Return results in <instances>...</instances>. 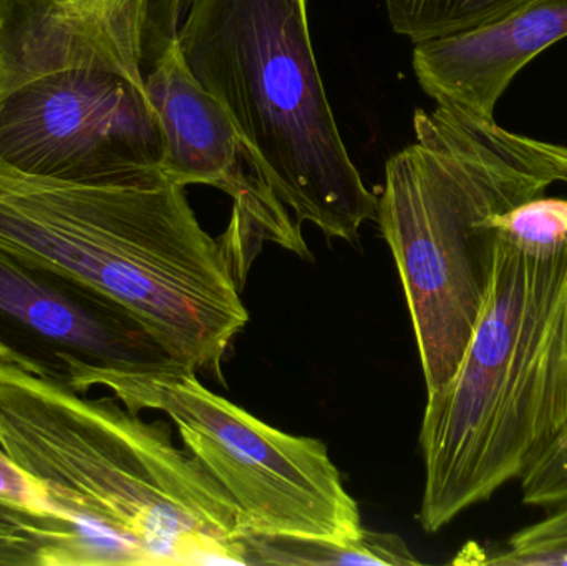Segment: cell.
<instances>
[{
	"label": "cell",
	"mask_w": 567,
	"mask_h": 566,
	"mask_svg": "<svg viewBox=\"0 0 567 566\" xmlns=\"http://www.w3.org/2000/svg\"><path fill=\"white\" fill-rule=\"evenodd\" d=\"M169 424L0 362V449L92 566L241 565L238 507Z\"/></svg>",
	"instance_id": "obj_1"
},
{
	"label": "cell",
	"mask_w": 567,
	"mask_h": 566,
	"mask_svg": "<svg viewBox=\"0 0 567 566\" xmlns=\"http://www.w3.org/2000/svg\"><path fill=\"white\" fill-rule=\"evenodd\" d=\"M0 248L53 266L135 312L196 372L221 375L249 322L221 239L162 172L65 182L0 162Z\"/></svg>",
	"instance_id": "obj_2"
},
{
	"label": "cell",
	"mask_w": 567,
	"mask_h": 566,
	"mask_svg": "<svg viewBox=\"0 0 567 566\" xmlns=\"http://www.w3.org/2000/svg\"><path fill=\"white\" fill-rule=\"evenodd\" d=\"M385 165L377 222L399 268L426 395L452 381L485 306L496 216L558 183L525 135L452 105L416 110Z\"/></svg>",
	"instance_id": "obj_3"
},
{
	"label": "cell",
	"mask_w": 567,
	"mask_h": 566,
	"mask_svg": "<svg viewBox=\"0 0 567 566\" xmlns=\"http://www.w3.org/2000/svg\"><path fill=\"white\" fill-rule=\"evenodd\" d=\"M176 42L296 222L357 243L379 196L353 165L327 99L307 0H179Z\"/></svg>",
	"instance_id": "obj_4"
},
{
	"label": "cell",
	"mask_w": 567,
	"mask_h": 566,
	"mask_svg": "<svg viewBox=\"0 0 567 566\" xmlns=\"http://www.w3.org/2000/svg\"><path fill=\"white\" fill-rule=\"evenodd\" d=\"M566 268L567 241L535 245L498 226L492 282L472 341L452 381L426 395L419 438L425 465L419 522L429 534L472 508L470 491L499 402Z\"/></svg>",
	"instance_id": "obj_5"
},
{
	"label": "cell",
	"mask_w": 567,
	"mask_h": 566,
	"mask_svg": "<svg viewBox=\"0 0 567 566\" xmlns=\"http://www.w3.org/2000/svg\"><path fill=\"white\" fill-rule=\"evenodd\" d=\"M188 371L152 381L140 412H165L183 445L229 495L252 534L355 541L365 532L323 442L286 434Z\"/></svg>",
	"instance_id": "obj_6"
},
{
	"label": "cell",
	"mask_w": 567,
	"mask_h": 566,
	"mask_svg": "<svg viewBox=\"0 0 567 566\" xmlns=\"http://www.w3.org/2000/svg\"><path fill=\"white\" fill-rule=\"evenodd\" d=\"M0 362L82 395L106 389L133 412L150 382L195 371L126 306L3 248Z\"/></svg>",
	"instance_id": "obj_7"
},
{
	"label": "cell",
	"mask_w": 567,
	"mask_h": 566,
	"mask_svg": "<svg viewBox=\"0 0 567 566\" xmlns=\"http://www.w3.org/2000/svg\"><path fill=\"white\" fill-rule=\"evenodd\" d=\"M0 162L65 182H126L163 173L165 136L145 85L69 70L0 99Z\"/></svg>",
	"instance_id": "obj_8"
},
{
	"label": "cell",
	"mask_w": 567,
	"mask_h": 566,
	"mask_svg": "<svg viewBox=\"0 0 567 566\" xmlns=\"http://www.w3.org/2000/svg\"><path fill=\"white\" fill-rule=\"evenodd\" d=\"M145 86L165 136V178L231 196L229 225L249 248L272 241L309 258L299 223L259 172L229 113L186 65L176 37L150 63Z\"/></svg>",
	"instance_id": "obj_9"
},
{
	"label": "cell",
	"mask_w": 567,
	"mask_h": 566,
	"mask_svg": "<svg viewBox=\"0 0 567 566\" xmlns=\"http://www.w3.org/2000/svg\"><path fill=\"white\" fill-rule=\"evenodd\" d=\"M153 53L152 0H0V99L69 70L145 85Z\"/></svg>",
	"instance_id": "obj_10"
},
{
	"label": "cell",
	"mask_w": 567,
	"mask_h": 566,
	"mask_svg": "<svg viewBox=\"0 0 567 566\" xmlns=\"http://www.w3.org/2000/svg\"><path fill=\"white\" fill-rule=\"evenodd\" d=\"M567 439V268L532 348L506 385L470 491L489 501Z\"/></svg>",
	"instance_id": "obj_11"
},
{
	"label": "cell",
	"mask_w": 567,
	"mask_h": 566,
	"mask_svg": "<svg viewBox=\"0 0 567 566\" xmlns=\"http://www.w3.org/2000/svg\"><path fill=\"white\" fill-rule=\"evenodd\" d=\"M565 37L567 0H532L493 25L415 43L413 72L435 103L495 120L513 79Z\"/></svg>",
	"instance_id": "obj_12"
},
{
	"label": "cell",
	"mask_w": 567,
	"mask_h": 566,
	"mask_svg": "<svg viewBox=\"0 0 567 566\" xmlns=\"http://www.w3.org/2000/svg\"><path fill=\"white\" fill-rule=\"evenodd\" d=\"M241 565H419L399 535L363 532L355 541L246 532Z\"/></svg>",
	"instance_id": "obj_13"
},
{
	"label": "cell",
	"mask_w": 567,
	"mask_h": 566,
	"mask_svg": "<svg viewBox=\"0 0 567 566\" xmlns=\"http://www.w3.org/2000/svg\"><path fill=\"white\" fill-rule=\"evenodd\" d=\"M532 0H383L393 32L413 43L502 22Z\"/></svg>",
	"instance_id": "obj_14"
},
{
	"label": "cell",
	"mask_w": 567,
	"mask_h": 566,
	"mask_svg": "<svg viewBox=\"0 0 567 566\" xmlns=\"http://www.w3.org/2000/svg\"><path fill=\"white\" fill-rule=\"evenodd\" d=\"M76 541L69 518L0 502V566H66Z\"/></svg>",
	"instance_id": "obj_15"
},
{
	"label": "cell",
	"mask_w": 567,
	"mask_h": 566,
	"mask_svg": "<svg viewBox=\"0 0 567 566\" xmlns=\"http://www.w3.org/2000/svg\"><path fill=\"white\" fill-rule=\"evenodd\" d=\"M496 225L523 241L559 245L567 241V199L538 196L496 216Z\"/></svg>",
	"instance_id": "obj_16"
},
{
	"label": "cell",
	"mask_w": 567,
	"mask_h": 566,
	"mask_svg": "<svg viewBox=\"0 0 567 566\" xmlns=\"http://www.w3.org/2000/svg\"><path fill=\"white\" fill-rule=\"evenodd\" d=\"M526 507L551 512L567 507V439L519 478Z\"/></svg>",
	"instance_id": "obj_17"
},
{
	"label": "cell",
	"mask_w": 567,
	"mask_h": 566,
	"mask_svg": "<svg viewBox=\"0 0 567 566\" xmlns=\"http://www.w3.org/2000/svg\"><path fill=\"white\" fill-rule=\"evenodd\" d=\"M567 545V507L546 514L543 521L516 532L506 552L529 554Z\"/></svg>",
	"instance_id": "obj_18"
},
{
	"label": "cell",
	"mask_w": 567,
	"mask_h": 566,
	"mask_svg": "<svg viewBox=\"0 0 567 566\" xmlns=\"http://www.w3.org/2000/svg\"><path fill=\"white\" fill-rule=\"evenodd\" d=\"M0 502L29 508L35 512H49L33 485L10 464L0 449Z\"/></svg>",
	"instance_id": "obj_19"
},
{
	"label": "cell",
	"mask_w": 567,
	"mask_h": 566,
	"mask_svg": "<svg viewBox=\"0 0 567 566\" xmlns=\"http://www.w3.org/2000/svg\"><path fill=\"white\" fill-rule=\"evenodd\" d=\"M525 142L533 152L538 153L551 166L558 183L567 185V146L542 142V140L529 138V136H525Z\"/></svg>",
	"instance_id": "obj_20"
}]
</instances>
